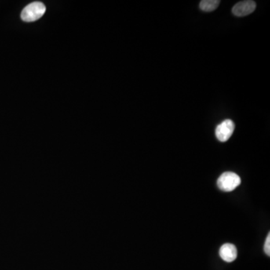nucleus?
<instances>
[{
	"label": "nucleus",
	"mask_w": 270,
	"mask_h": 270,
	"mask_svg": "<svg viewBox=\"0 0 270 270\" xmlns=\"http://www.w3.org/2000/svg\"><path fill=\"white\" fill-rule=\"evenodd\" d=\"M46 12V7L41 2H34L23 8L21 18L25 22H33L41 18Z\"/></svg>",
	"instance_id": "f257e3e1"
},
{
	"label": "nucleus",
	"mask_w": 270,
	"mask_h": 270,
	"mask_svg": "<svg viewBox=\"0 0 270 270\" xmlns=\"http://www.w3.org/2000/svg\"><path fill=\"white\" fill-rule=\"evenodd\" d=\"M218 186L221 191L229 192L234 191L241 184V179L236 173L225 172L219 176Z\"/></svg>",
	"instance_id": "f03ea898"
},
{
	"label": "nucleus",
	"mask_w": 270,
	"mask_h": 270,
	"mask_svg": "<svg viewBox=\"0 0 270 270\" xmlns=\"http://www.w3.org/2000/svg\"><path fill=\"white\" fill-rule=\"evenodd\" d=\"M234 129H235L234 122L231 119H226L216 127V137L219 141H227L232 136Z\"/></svg>",
	"instance_id": "7ed1b4c3"
},
{
	"label": "nucleus",
	"mask_w": 270,
	"mask_h": 270,
	"mask_svg": "<svg viewBox=\"0 0 270 270\" xmlns=\"http://www.w3.org/2000/svg\"><path fill=\"white\" fill-rule=\"evenodd\" d=\"M256 8V3L252 0L242 1L234 5L232 9L233 14L235 16L244 17L254 12Z\"/></svg>",
	"instance_id": "20e7f679"
},
{
	"label": "nucleus",
	"mask_w": 270,
	"mask_h": 270,
	"mask_svg": "<svg viewBox=\"0 0 270 270\" xmlns=\"http://www.w3.org/2000/svg\"><path fill=\"white\" fill-rule=\"evenodd\" d=\"M219 254L225 262H233L237 257V249L233 244H224L219 250Z\"/></svg>",
	"instance_id": "39448f33"
},
{
	"label": "nucleus",
	"mask_w": 270,
	"mask_h": 270,
	"mask_svg": "<svg viewBox=\"0 0 270 270\" xmlns=\"http://www.w3.org/2000/svg\"><path fill=\"white\" fill-rule=\"evenodd\" d=\"M220 4L219 0H202L200 2V8L203 12H210L216 10Z\"/></svg>",
	"instance_id": "423d86ee"
},
{
	"label": "nucleus",
	"mask_w": 270,
	"mask_h": 270,
	"mask_svg": "<svg viewBox=\"0 0 270 270\" xmlns=\"http://www.w3.org/2000/svg\"><path fill=\"white\" fill-rule=\"evenodd\" d=\"M264 251L267 255H270V234L267 236V239H266L265 245H264Z\"/></svg>",
	"instance_id": "0eeeda50"
}]
</instances>
